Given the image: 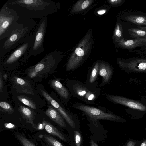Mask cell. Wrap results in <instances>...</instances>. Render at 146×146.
I'll list each match as a JSON object with an SVG mask.
<instances>
[{
  "mask_svg": "<svg viewBox=\"0 0 146 146\" xmlns=\"http://www.w3.org/2000/svg\"><path fill=\"white\" fill-rule=\"evenodd\" d=\"M5 3L21 19H40L56 12L58 7L54 0H8Z\"/></svg>",
  "mask_w": 146,
  "mask_h": 146,
  "instance_id": "cell-1",
  "label": "cell"
},
{
  "mask_svg": "<svg viewBox=\"0 0 146 146\" xmlns=\"http://www.w3.org/2000/svg\"><path fill=\"white\" fill-rule=\"evenodd\" d=\"M37 22L33 19H19L16 28L9 36L0 41V58L16 48L33 34Z\"/></svg>",
  "mask_w": 146,
  "mask_h": 146,
  "instance_id": "cell-2",
  "label": "cell"
},
{
  "mask_svg": "<svg viewBox=\"0 0 146 146\" xmlns=\"http://www.w3.org/2000/svg\"><path fill=\"white\" fill-rule=\"evenodd\" d=\"M68 86L71 93L74 97L87 104H96L94 102L100 94L97 85L84 84L79 81L69 80Z\"/></svg>",
  "mask_w": 146,
  "mask_h": 146,
  "instance_id": "cell-3",
  "label": "cell"
},
{
  "mask_svg": "<svg viewBox=\"0 0 146 146\" xmlns=\"http://www.w3.org/2000/svg\"><path fill=\"white\" fill-rule=\"evenodd\" d=\"M19 17L5 3L0 10V41L8 37L16 28Z\"/></svg>",
  "mask_w": 146,
  "mask_h": 146,
  "instance_id": "cell-4",
  "label": "cell"
},
{
  "mask_svg": "<svg viewBox=\"0 0 146 146\" xmlns=\"http://www.w3.org/2000/svg\"><path fill=\"white\" fill-rule=\"evenodd\" d=\"M60 56L59 52L56 51L49 52L37 64L27 70L28 76L33 78L49 73L56 67Z\"/></svg>",
  "mask_w": 146,
  "mask_h": 146,
  "instance_id": "cell-5",
  "label": "cell"
},
{
  "mask_svg": "<svg viewBox=\"0 0 146 146\" xmlns=\"http://www.w3.org/2000/svg\"><path fill=\"white\" fill-rule=\"evenodd\" d=\"M72 107L84 112L94 122L98 120H104L116 122H125L126 121L114 114L107 113L96 107L76 102Z\"/></svg>",
  "mask_w": 146,
  "mask_h": 146,
  "instance_id": "cell-6",
  "label": "cell"
},
{
  "mask_svg": "<svg viewBox=\"0 0 146 146\" xmlns=\"http://www.w3.org/2000/svg\"><path fill=\"white\" fill-rule=\"evenodd\" d=\"M48 24L47 17H44L40 19L35 28L33 34V40L29 52V56H36L45 51L44 40Z\"/></svg>",
  "mask_w": 146,
  "mask_h": 146,
  "instance_id": "cell-7",
  "label": "cell"
},
{
  "mask_svg": "<svg viewBox=\"0 0 146 146\" xmlns=\"http://www.w3.org/2000/svg\"><path fill=\"white\" fill-rule=\"evenodd\" d=\"M110 101L127 107L128 110L141 113H146V100H135L126 97L110 94L106 96Z\"/></svg>",
  "mask_w": 146,
  "mask_h": 146,
  "instance_id": "cell-8",
  "label": "cell"
},
{
  "mask_svg": "<svg viewBox=\"0 0 146 146\" xmlns=\"http://www.w3.org/2000/svg\"><path fill=\"white\" fill-rule=\"evenodd\" d=\"M33 34L19 45L12 50L11 52L9 53L10 54L4 61V65L13 64L17 63L20 59H25L27 57H29V52L33 40Z\"/></svg>",
  "mask_w": 146,
  "mask_h": 146,
  "instance_id": "cell-9",
  "label": "cell"
},
{
  "mask_svg": "<svg viewBox=\"0 0 146 146\" xmlns=\"http://www.w3.org/2000/svg\"><path fill=\"white\" fill-rule=\"evenodd\" d=\"M119 67L127 73H146V58L133 57L118 60Z\"/></svg>",
  "mask_w": 146,
  "mask_h": 146,
  "instance_id": "cell-10",
  "label": "cell"
},
{
  "mask_svg": "<svg viewBox=\"0 0 146 146\" xmlns=\"http://www.w3.org/2000/svg\"><path fill=\"white\" fill-rule=\"evenodd\" d=\"M41 93L46 99L59 112L63 118L66 120L69 125L72 128L75 127V124L72 114L66 110L53 99L45 91L41 90Z\"/></svg>",
  "mask_w": 146,
  "mask_h": 146,
  "instance_id": "cell-11",
  "label": "cell"
},
{
  "mask_svg": "<svg viewBox=\"0 0 146 146\" xmlns=\"http://www.w3.org/2000/svg\"><path fill=\"white\" fill-rule=\"evenodd\" d=\"M13 86L17 92L34 95V93L30 82L25 79L16 76L12 79Z\"/></svg>",
  "mask_w": 146,
  "mask_h": 146,
  "instance_id": "cell-12",
  "label": "cell"
},
{
  "mask_svg": "<svg viewBox=\"0 0 146 146\" xmlns=\"http://www.w3.org/2000/svg\"><path fill=\"white\" fill-rule=\"evenodd\" d=\"M113 71L110 66L104 63L99 64V74L102 78V80L99 85L100 86H104L111 80Z\"/></svg>",
  "mask_w": 146,
  "mask_h": 146,
  "instance_id": "cell-13",
  "label": "cell"
},
{
  "mask_svg": "<svg viewBox=\"0 0 146 146\" xmlns=\"http://www.w3.org/2000/svg\"><path fill=\"white\" fill-rule=\"evenodd\" d=\"M45 113L52 121L63 128H66V125L64 119L56 110L52 106H49Z\"/></svg>",
  "mask_w": 146,
  "mask_h": 146,
  "instance_id": "cell-14",
  "label": "cell"
},
{
  "mask_svg": "<svg viewBox=\"0 0 146 146\" xmlns=\"http://www.w3.org/2000/svg\"><path fill=\"white\" fill-rule=\"evenodd\" d=\"M50 84L63 98L67 100L70 99V95L69 91L60 82L59 79L51 80L50 81Z\"/></svg>",
  "mask_w": 146,
  "mask_h": 146,
  "instance_id": "cell-15",
  "label": "cell"
},
{
  "mask_svg": "<svg viewBox=\"0 0 146 146\" xmlns=\"http://www.w3.org/2000/svg\"><path fill=\"white\" fill-rule=\"evenodd\" d=\"M119 45L121 48L128 50L140 46L142 47L146 45V39L138 38L124 40L123 42H120Z\"/></svg>",
  "mask_w": 146,
  "mask_h": 146,
  "instance_id": "cell-16",
  "label": "cell"
},
{
  "mask_svg": "<svg viewBox=\"0 0 146 146\" xmlns=\"http://www.w3.org/2000/svg\"><path fill=\"white\" fill-rule=\"evenodd\" d=\"M130 36L134 39H146V26H139L127 29Z\"/></svg>",
  "mask_w": 146,
  "mask_h": 146,
  "instance_id": "cell-17",
  "label": "cell"
},
{
  "mask_svg": "<svg viewBox=\"0 0 146 146\" xmlns=\"http://www.w3.org/2000/svg\"><path fill=\"white\" fill-rule=\"evenodd\" d=\"M18 110L28 123L34 125L33 121L35 115L33 111L28 108L22 105L20 106L18 108Z\"/></svg>",
  "mask_w": 146,
  "mask_h": 146,
  "instance_id": "cell-18",
  "label": "cell"
},
{
  "mask_svg": "<svg viewBox=\"0 0 146 146\" xmlns=\"http://www.w3.org/2000/svg\"><path fill=\"white\" fill-rule=\"evenodd\" d=\"M43 123L44 125L45 130L48 133L54 136H57L63 141H66L64 136L53 125L45 120L43 121Z\"/></svg>",
  "mask_w": 146,
  "mask_h": 146,
  "instance_id": "cell-19",
  "label": "cell"
},
{
  "mask_svg": "<svg viewBox=\"0 0 146 146\" xmlns=\"http://www.w3.org/2000/svg\"><path fill=\"white\" fill-rule=\"evenodd\" d=\"M127 21L134 23L137 26H146V17L143 15H132L127 16L125 17Z\"/></svg>",
  "mask_w": 146,
  "mask_h": 146,
  "instance_id": "cell-20",
  "label": "cell"
},
{
  "mask_svg": "<svg viewBox=\"0 0 146 146\" xmlns=\"http://www.w3.org/2000/svg\"><path fill=\"white\" fill-rule=\"evenodd\" d=\"M99 63L97 62L93 68L89 76L88 82L86 83L91 85L95 84L99 73Z\"/></svg>",
  "mask_w": 146,
  "mask_h": 146,
  "instance_id": "cell-21",
  "label": "cell"
},
{
  "mask_svg": "<svg viewBox=\"0 0 146 146\" xmlns=\"http://www.w3.org/2000/svg\"><path fill=\"white\" fill-rule=\"evenodd\" d=\"M18 99L24 104L29 107L31 108L35 109L36 107L35 103L32 100L23 95H20L17 97Z\"/></svg>",
  "mask_w": 146,
  "mask_h": 146,
  "instance_id": "cell-22",
  "label": "cell"
},
{
  "mask_svg": "<svg viewBox=\"0 0 146 146\" xmlns=\"http://www.w3.org/2000/svg\"><path fill=\"white\" fill-rule=\"evenodd\" d=\"M0 110L1 111L9 114H12L14 112V108L9 104L3 101L0 103Z\"/></svg>",
  "mask_w": 146,
  "mask_h": 146,
  "instance_id": "cell-23",
  "label": "cell"
},
{
  "mask_svg": "<svg viewBox=\"0 0 146 146\" xmlns=\"http://www.w3.org/2000/svg\"><path fill=\"white\" fill-rule=\"evenodd\" d=\"M44 138L46 142L51 146H64L60 142L51 136L45 135Z\"/></svg>",
  "mask_w": 146,
  "mask_h": 146,
  "instance_id": "cell-24",
  "label": "cell"
},
{
  "mask_svg": "<svg viewBox=\"0 0 146 146\" xmlns=\"http://www.w3.org/2000/svg\"><path fill=\"white\" fill-rule=\"evenodd\" d=\"M115 34L117 38V40L119 41V43L123 42L125 40L123 37L122 27L121 24H117Z\"/></svg>",
  "mask_w": 146,
  "mask_h": 146,
  "instance_id": "cell-25",
  "label": "cell"
},
{
  "mask_svg": "<svg viewBox=\"0 0 146 146\" xmlns=\"http://www.w3.org/2000/svg\"><path fill=\"white\" fill-rule=\"evenodd\" d=\"M16 136L23 146H35L34 144L23 135L16 134Z\"/></svg>",
  "mask_w": 146,
  "mask_h": 146,
  "instance_id": "cell-26",
  "label": "cell"
},
{
  "mask_svg": "<svg viewBox=\"0 0 146 146\" xmlns=\"http://www.w3.org/2000/svg\"><path fill=\"white\" fill-rule=\"evenodd\" d=\"M75 143L76 146H80L82 143V137L80 133L77 131L74 132Z\"/></svg>",
  "mask_w": 146,
  "mask_h": 146,
  "instance_id": "cell-27",
  "label": "cell"
},
{
  "mask_svg": "<svg viewBox=\"0 0 146 146\" xmlns=\"http://www.w3.org/2000/svg\"><path fill=\"white\" fill-rule=\"evenodd\" d=\"M75 53L79 57H82L84 55V50L80 48H76L75 51Z\"/></svg>",
  "mask_w": 146,
  "mask_h": 146,
  "instance_id": "cell-28",
  "label": "cell"
},
{
  "mask_svg": "<svg viewBox=\"0 0 146 146\" xmlns=\"http://www.w3.org/2000/svg\"><path fill=\"white\" fill-rule=\"evenodd\" d=\"M4 126L6 128L8 129L13 128L15 127V126L14 124L10 123H5Z\"/></svg>",
  "mask_w": 146,
  "mask_h": 146,
  "instance_id": "cell-29",
  "label": "cell"
},
{
  "mask_svg": "<svg viewBox=\"0 0 146 146\" xmlns=\"http://www.w3.org/2000/svg\"><path fill=\"white\" fill-rule=\"evenodd\" d=\"M3 86V82L2 80V73L1 72L0 73V92L1 93L2 92V88Z\"/></svg>",
  "mask_w": 146,
  "mask_h": 146,
  "instance_id": "cell-30",
  "label": "cell"
},
{
  "mask_svg": "<svg viewBox=\"0 0 146 146\" xmlns=\"http://www.w3.org/2000/svg\"><path fill=\"white\" fill-rule=\"evenodd\" d=\"M89 1L88 0L85 1L82 4L81 7L82 9L86 8L88 5Z\"/></svg>",
  "mask_w": 146,
  "mask_h": 146,
  "instance_id": "cell-31",
  "label": "cell"
},
{
  "mask_svg": "<svg viewBox=\"0 0 146 146\" xmlns=\"http://www.w3.org/2000/svg\"><path fill=\"white\" fill-rule=\"evenodd\" d=\"M110 1L112 3L115 5L120 4L123 2V1L122 0H111Z\"/></svg>",
  "mask_w": 146,
  "mask_h": 146,
  "instance_id": "cell-32",
  "label": "cell"
},
{
  "mask_svg": "<svg viewBox=\"0 0 146 146\" xmlns=\"http://www.w3.org/2000/svg\"><path fill=\"white\" fill-rule=\"evenodd\" d=\"M136 144V143L133 141H129L126 145V146H135Z\"/></svg>",
  "mask_w": 146,
  "mask_h": 146,
  "instance_id": "cell-33",
  "label": "cell"
},
{
  "mask_svg": "<svg viewBox=\"0 0 146 146\" xmlns=\"http://www.w3.org/2000/svg\"><path fill=\"white\" fill-rule=\"evenodd\" d=\"M106 12L105 10L102 9L100 10L97 12L98 14L100 15H103Z\"/></svg>",
  "mask_w": 146,
  "mask_h": 146,
  "instance_id": "cell-34",
  "label": "cell"
},
{
  "mask_svg": "<svg viewBox=\"0 0 146 146\" xmlns=\"http://www.w3.org/2000/svg\"><path fill=\"white\" fill-rule=\"evenodd\" d=\"M90 143V146H98V145L94 143L92 140H91Z\"/></svg>",
  "mask_w": 146,
  "mask_h": 146,
  "instance_id": "cell-35",
  "label": "cell"
},
{
  "mask_svg": "<svg viewBox=\"0 0 146 146\" xmlns=\"http://www.w3.org/2000/svg\"><path fill=\"white\" fill-rule=\"evenodd\" d=\"M140 146H146V139L141 143Z\"/></svg>",
  "mask_w": 146,
  "mask_h": 146,
  "instance_id": "cell-36",
  "label": "cell"
},
{
  "mask_svg": "<svg viewBox=\"0 0 146 146\" xmlns=\"http://www.w3.org/2000/svg\"><path fill=\"white\" fill-rule=\"evenodd\" d=\"M3 77L5 80H6L7 77V75L6 74H5L3 75Z\"/></svg>",
  "mask_w": 146,
  "mask_h": 146,
  "instance_id": "cell-37",
  "label": "cell"
},
{
  "mask_svg": "<svg viewBox=\"0 0 146 146\" xmlns=\"http://www.w3.org/2000/svg\"><path fill=\"white\" fill-rule=\"evenodd\" d=\"M142 48H143V50L144 51V52L146 54V45L142 47Z\"/></svg>",
  "mask_w": 146,
  "mask_h": 146,
  "instance_id": "cell-38",
  "label": "cell"
}]
</instances>
